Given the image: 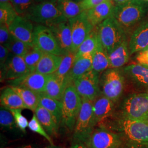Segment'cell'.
Listing matches in <instances>:
<instances>
[{
  "instance_id": "obj_43",
  "label": "cell",
  "mask_w": 148,
  "mask_h": 148,
  "mask_svg": "<svg viewBox=\"0 0 148 148\" xmlns=\"http://www.w3.org/2000/svg\"><path fill=\"white\" fill-rule=\"evenodd\" d=\"M138 63L141 61L148 59V47L144 49L142 51L139 52L136 58Z\"/></svg>"
},
{
  "instance_id": "obj_16",
  "label": "cell",
  "mask_w": 148,
  "mask_h": 148,
  "mask_svg": "<svg viewBox=\"0 0 148 148\" xmlns=\"http://www.w3.org/2000/svg\"><path fill=\"white\" fill-rule=\"evenodd\" d=\"M48 77L49 75L41 74L35 71L21 78L10 81L11 86L25 87L40 94L45 92Z\"/></svg>"
},
{
  "instance_id": "obj_31",
  "label": "cell",
  "mask_w": 148,
  "mask_h": 148,
  "mask_svg": "<svg viewBox=\"0 0 148 148\" xmlns=\"http://www.w3.org/2000/svg\"><path fill=\"white\" fill-rule=\"evenodd\" d=\"M76 53L70 52L63 56V59L58 70L53 74L67 86L66 79L75 59Z\"/></svg>"
},
{
  "instance_id": "obj_47",
  "label": "cell",
  "mask_w": 148,
  "mask_h": 148,
  "mask_svg": "<svg viewBox=\"0 0 148 148\" xmlns=\"http://www.w3.org/2000/svg\"><path fill=\"white\" fill-rule=\"evenodd\" d=\"M36 3L40 2H57L58 0H35Z\"/></svg>"
},
{
  "instance_id": "obj_29",
  "label": "cell",
  "mask_w": 148,
  "mask_h": 148,
  "mask_svg": "<svg viewBox=\"0 0 148 148\" xmlns=\"http://www.w3.org/2000/svg\"><path fill=\"white\" fill-rule=\"evenodd\" d=\"M11 87L21 97L27 109L35 112L39 105V94L25 87Z\"/></svg>"
},
{
  "instance_id": "obj_39",
  "label": "cell",
  "mask_w": 148,
  "mask_h": 148,
  "mask_svg": "<svg viewBox=\"0 0 148 148\" xmlns=\"http://www.w3.org/2000/svg\"><path fill=\"white\" fill-rule=\"evenodd\" d=\"M22 110L23 109H10V110L11 111L14 116L16 126L18 127L21 131H23V132H25L26 128L28 127L29 122L27 121V118L22 115Z\"/></svg>"
},
{
  "instance_id": "obj_33",
  "label": "cell",
  "mask_w": 148,
  "mask_h": 148,
  "mask_svg": "<svg viewBox=\"0 0 148 148\" xmlns=\"http://www.w3.org/2000/svg\"><path fill=\"white\" fill-rule=\"evenodd\" d=\"M4 46L7 48L11 53L22 57L26 54L32 47V46L17 39L12 35L9 41Z\"/></svg>"
},
{
  "instance_id": "obj_23",
  "label": "cell",
  "mask_w": 148,
  "mask_h": 148,
  "mask_svg": "<svg viewBox=\"0 0 148 148\" xmlns=\"http://www.w3.org/2000/svg\"><path fill=\"white\" fill-rule=\"evenodd\" d=\"M130 54L128 43L125 39L119 46L108 54L110 62L109 68H119L124 65L128 62Z\"/></svg>"
},
{
  "instance_id": "obj_54",
  "label": "cell",
  "mask_w": 148,
  "mask_h": 148,
  "mask_svg": "<svg viewBox=\"0 0 148 148\" xmlns=\"http://www.w3.org/2000/svg\"></svg>"
},
{
  "instance_id": "obj_53",
  "label": "cell",
  "mask_w": 148,
  "mask_h": 148,
  "mask_svg": "<svg viewBox=\"0 0 148 148\" xmlns=\"http://www.w3.org/2000/svg\"><path fill=\"white\" fill-rule=\"evenodd\" d=\"M144 1H148V0H144Z\"/></svg>"
},
{
  "instance_id": "obj_18",
  "label": "cell",
  "mask_w": 148,
  "mask_h": 148,
  "mask_svg": "<svg viewBox=\"0 0 148 148\" xmlns=\"http://www.w3.org/2000/svg\"><path fill=\"white\" fill-rule=\"evenodd\" d=\"M148 47V19L143 21L134 30L128 43L130 54L140 52Z\"/></svg>"
},
{
  "instance_id": "obj_17",
  "label": "cell",
  "mask_w": 148,
  "mask_h": 148,
  "mask_svg": "<svg viewBox=\"0 0 148 148\" xmlns=\"http://www.w3.org/2000/svg\"><path fill=\"white\" fill-rule=\"evenodd\" d=\"M114 7L113 1L109 0L86 10V16L88 21L93 27L98 26L112 16Z\"/></svg>"
},
{
  "instance_id": "obj_44",
  "label": "cell",
  "mask_w": 148,
  "mask_h": 148,
  "mask_svg": "<svg viewBox=\"0 0 148 148\" xmlns=\"http://www.w3.org/2000/svg\"><path fill=\"white\" fill-rule=\"evenodd\" d=\"M125 148H148V145L139 144L130 142Z\"/></svg>"
},
{
  "instance_id": "obj_34",
  "label": "cell",
  "mask_w": 148,
  "mask_h": 148,
  "mask_svg": "<svg viewBox=\"0 0 148 148\" xmlns=\"http://www.w3.org/2000/svg\"><path fill=\"white\" fill-rule=\"evenodd\" d=\"M18 16L11 2L0 3V24L9 26Z\"/></svg>"
},
{
  "instance_id": "obj_22",
  "label": "cell",
  "mask_w": 148,
  "mask_h": 148,
  "mask_svg": "<svg viewBox=\"0 0 148 148\" xmlns=\"http://www.w3.org/2000/svg\"><path fill=\"white\" fill-rule=\"evenodd\" d=\"M0 101L1 106L9 110L27 109L21 97L11 86L2 90L1 93Z\"/></svg>"
},
{
  "instance_id": "obj_38",
  "label": "cell",
  "mask_w": 148,
  "mask_h": 148,
  "mask_svg": "<svg viewBox=\"0 0 148 148\" xmlns=\"http://www.w3.org/2000/svg\"><path fill=\"white\" fill-rule=\"evenodd\" d=\"M28 127L32 131L38 133L40 135H41V136H43V137L45 138L48 141L51 143V144L53 145V141H52L51 138L50 137L49 134H48L47 132L46 131V130H45V128L43 127L42 125L38 120L35 114L32 117L31 120L29 122Z\"/></svg>"
},
{
  "instance_id": "obj_30",
  "label": "cell",
  "mask_w": 148,
  "mask_h": 148,
  "mask_svg": "<svg viewBox=\"0 0 148 148\" xmlns=\"http://www.w3.org/2000/svg\"><path fill=\"white\" fill-rule=\"evenodd\" d=\"M57 5L62 15L68 19L74 18L84 11L79 3L74 0H58Z\"/></svg>"
},
{
  "instance_id": "obj_48",
  "label": "cell",
  "mask_w": 148,
  "mask_h": 148,
  "mask_svg": "<svg viewBox=\"0 0 148 148\" xmlns=\"http://www.w3.org/2000/svg\"><path fill=\"white\" fill-rule=\"evenodd\" d=\"M138 63L144 65H145V66L148 67V59L144 60H143V61H141V62H140Z\"/></svg>"
},
{
  "instance_id": "obj_12",
  "label": "cell",
  "mask_w": 148,
  "mask_h": 148,
  "mask_svg": "<svg viewBox=\"0 0 148 148\" xmlns=\"http://www.w3.org/2000/svg\"><path fill=\"white\" fill-rule=\"evenodd\" d=\"M86 143L88 148H119L122 140L116 133L100 128L93 131Z\"/></svg>"
},
{
  "instance_id": "obj_50",
  "label": "cell",
  "mask_w": 148,
  "mask_h": 148,
  "mask_svg": "<svg viewBox=\"0 0 148 148\" xmlns=\"http://www.w3.org/2000/svg\"><path fill=\"white\" fill-rule=\"evenodd\" d=\"M44 148H62V147H58V146H56V145H54V144L53 145H52V144H51L50 145H49V146H47V147H45Z\"/></svg>"
},
{
  "instance_id": "obj_36",
  "label": "cell",
  "mask_w": 148,
  "mask_h": 148,
  "mask_svg": "<svg viewBox=\"0 0 148 148\" xmlns=\"http://www.w3.org/2000/svg\"><path fill=\"white\" fill-rule=\"evenodd\" d=\"M0 125L2 128L7 130H12L16 126L11 111L2 106L0 109Z\"/></svg>"
},
{
  "instance_id": "obj_51",
  "label": "cell",
  "mask_w": 148,
  "mask_h": 148,
  "mask_svg": "<svg viewBox=\"0 0 148 148\" xmlns=\"http://www.w3.org/2000/svg\"><path fill=\"white\" fill-rule=\"evenodd\" d=\"M11 0H0V3L3 2H11Z\"/></svg>"
},
{
  "instance_id": "obj_27",
  "label": "cell",
  "mask_w": 148,
  "mask_h": 148,
  "mask_svg": "<svg viewBox=\"0 0 148 148\" xmlns=\"http://www.w3.org/2000/svg\"><path fill=\"white\" fill-rule=\"evenodd\" d=\"M99 43L98 29L95 27L79 46L75 54V59L85 54L93 53Z\"/></svg>"
},
{
  "instance_id": "obj_4",
  "label": "cell",
  "mask_w": 148,
  "mask_h": 148,
  "mask_svg": "<svg viewBox=\"0 0 148 148\" xmlns=\"http://www.w3.org/2000/svg\"><path fill=\"white\" fill-rule=\"evenodd\" d=\"M93 101L82 98V106L74 127V139L76 143H86L93 132Z\"/></svg>"
},
{
  "instance_id": "obj_1",
  "label": "cell",
  "mask_w": 148,
  "mask_h": 148,
  "mask_svg": "<svg viewBox=\"0 0 148 148\" xmlns=\"http://www.w3.org/2000/svg\"><path fill=\"white\" fill-rule=\"evenodd\" d=\"M148 13V1L131 0L126 3L115 5L112 16L126 32L137 24Z\"/></svg>"
},
{
  "instance_id": "obj_6",
  "label": "cell",
  "mask_w": 148,
  "mask_h": 148,
  "mask_svg": "<svg viewBox=\"0 0 148 148\" xmlns=\"http://www.w3.org/2000/svg\"><path fill=\"white\" fill-rule=\"evenodd\" d=\"M125 118L148 122V93L133 94L125 101L122 107Z\"/></svg>"
},
{
  "instance_id": "obj_9",
  "label": "cell",
  "mask_w": 148,
  "mask_h": 148,
  "mask_svg": "<svg viewBox=\"0 0 148 148\" xmlns=\"http://www.w3.org/2000/svg\"><path fill=\"white\" fill-rule=\"evenodd\" d=\"M99 73L90 70L74 80L73 84L82 98L93 101L99 92Z\"/></svg>"
},
{
  "instance_id": "obj_20",
  "label": "cell",
  "mask_w": 148,
  "mask_h": 148,
  "mask_svg": "<svg viewBox=\"0 0 148 148\" xmlns=\"http://www.w3.org/2000/svg\"><path fill=\"white\" fill-rule=\"evenodd\" d=\"M114 101L105 95H98L93 101V120L95 125L109 116L114 110Z\"/></svg>"
},
{
  "instance_id": "obj_19",
  "label": "cell",
  "mask_w": 148,
  "mask_h": 148,
  "mask_svg": "<svg viewBox=\"0 0 148 148\" xmlns=\"http://www.w3.org/2000/svg\"><path fill=\"white\" fill-rule=\"evenodd\" d=\"M92 54H85L75 59L73 66L67 77L68 85L73 84L74 80L92 70Z\"/></svg>"
},
{
  "instance_id": "obj_26",
  "label": "cell",
  "mask_w": 148,
  "mask_h": 148,
  "mask_svg": "<svg viewBox=\"0 0 148 148\" xmlns=\"http://www.w3.org/2000/svg\"><path fill=\"white\" fill-rule=\"evenodd\" d=\"M67 86L62 82L54 74L49 75L45 93L48 96L62 101L64 92Z\"/></svg>"
},
{
  "instance_id": "obj_49",
  "label": "cell",
  "mask_w": 148,
  "mask_h": 148,
  "mask_svg": "<svg viewBox=\"0 0 148 148\" xmlns=\"http://www.w3.org/2000/svg\"><path fill=\"white\" fill-rule=\"evenodd\" d=\"M18 148H35L33 145H29V144H27V145H23L21 147Z\"/></svg>"
},
{
  "instance_id": "obj_2",
  "label": "cell",
  "mask_w": 148,
  "mask_h": 148,
  "mask_svg": "<svg viewBox=\"0 0 148 148\" xmlns=\"http://www.w3.org/2000/svg\"><path fill=\"white\" fill-rule=\"evenodd\" d=\"M97 27L99 41L108 54L126 39V32L112 16Z\"/></svg>"
},
{
  "instance_id": "obj_13",
  "label": "cell",
  "mask_w": 148,
  "mask_h": 148,
  "mask_svg": "<svg viewBox=\"0 0 148 148\" xmlns=\"http://www.w3.org/2000/svg\"><path fill=\"white\" fill-rule=\"evenodd\" d=\"M48 27L53 32L58 43L63 56L73 52V38L69 19L65 18L54 23Z\"/></svg>"
},
{
  "instance_id": "obj_8",
  "label": "cell",
  "mask_w": 148,
  "mask_h": 148,
  "mask_svg": "<svg viewBox=\"0 0 148 148\" xmlns=\"http://www.w3.org/2000/svg\"><path fill=\"white\" fill-rule=\"evenodd\" d=\"M34 46L44 53L63 56L58 43L48 27L38 24L34 27Z\"/></svg>"
},
{
  "instance_id": "obj_28",
  "label": "cell",
  "mask_w": 148,
  "mask_h": 148,
  "mask_svg": "<svg viewBox=\"0 0 148 148\" xmlns=\"http://www.w3.org/2000/svg\"><path fill=\"white\" fill-rule=\"evenodd\" d=\"M110 62L108 53L102 46L101 42L92 54V69L99 73L109 68Z\"/></svg>"
},
{
  "instance_id": "obj_21",
  "label": "cell",
  "mask_w": 148,
  "mask_h": 148,
  "mask_svg": "<svg viewBox=\"0 0 148 148\" xmlns=\"http://www.w3.org/2000/svg\"><path fill=\"white\" fill-rule=\"evenodd\" d=\"M62 59L63 56L44 53L35 71L45 75L53 74L58 69Z\"/></svg>"
},
{
  "instance_id": "obj_40",
  "label": "cell",
  "mask_w": 148,
  "mask_h": 148,
  "mask_svg": "<svg viewBox=\"0 0 148 148\" xmlns=\"http://www.w3.org/2000/svg\"><path fill=\"white\" fill-rule=\"evenodd\" d=\"M11 32L8 26L4 24H0V43L1 45L5 46L9 41L11 38Z\"/></svg>"
},
{
  "instance_id": "obj_45",
  "label": "cell",
  "mask_w": 148,
  "mask_h": 148,
  "mask_svg": "<svg viewBox=\"0 0 148 148\" xmlns=\"http://www.w3.org/2000/svg\"><path fill=\"white\" fill-rule=\"evenodd\" d=\"M70 148H88L83 143H76Z\"/></svg>"
},
{
  "instance_id": "obj_42",
  "label": "cell",
  "mask_w": 148,
  "mask_h": 148,
  "mask_svg": "<svg viewBox=\"0 0 148 148\" xmlns=\"http://www.w3.org/2000/svg\"><path fill=\"white\" fill-rule=\"evenodd\" d=\"M10 51L3 45H0V68L1 70L5 65L7 59L8 58Z\"/></svg>"
},
{
  "instance_id": "obj_7",
  "label": "cell",
  "mask_w": 148,
  "mask_h": 148,
  "mask_svg": "<svg viewBox=\"0 0 148 148\" xmlns=\"http://www.w3.org/2000/svg\"><path fill=\"white\" fill-rule=\"evenodd\" d=\"M103 95L114 102L119 98L123 89V78L117 68L106 70L101 79Z\"/></svg>"
},
{
  "instance_id": "obj_41",
  "label": "cell",
  "mask_w": 148,
  "mask_h": 148,
  "mask_svg": "<svg viewBox=\"0 0 148 148\" xmlns=\"http://www.w3.org/2000/svg\"><path fill=\"white\" fill-rule=\"evenodd\" d=\"M109 0H84L79 4L84 11H86Z\"/></svg>"
},
{
  "instance_id": "obj_37",
  "label": "cell",
  "mask_w": 148,
  "mask_h": 148,
  "mask_svg": "<svg viewBox=\"0 0 148 148\" xmlns=\"http://www.w3.org/2000/svg\"><path fill=\"white\" fill-rule=\"evenodd\" d=\"M11 3L18 16H25L36 4L35 0H11Z\"/></svg>"
},
{
  "instance_id": "obj_24",
  "label": "cell",
  "mask_w": 148,
  "mask_h": 148,
  "mask_svg": "<svg viewBox=\"0 0 148 148\" xmlns=\"http://www.w3.org/2000/svg\"><path fill=\"white\" fill-rule=\"evenodd\" d=\"M39 104L50 112L59 126L62 120V101L52 98L45 93H41L39 94Z\"/></svg>"
},
{
  "instance_id": "obj_5",
  "label": "cell",
  "mask_w": 148,
  "mask_h": 148,
  "mask_svg": "<svg viewBox=\"0 0 148 148\" xmlns=\"http://www.w3.org/2000/svg\"><path fill=\"white\" fill-rule=\"evenodd\" d=\"M24 16L32 23L47 27L66 18L59 11L57 2H49L36 3Z\"/></svg>"
},
{
  "instance_id": "obj_11",
  "label": "cell",
  "mask_w": 148,
  "mask_h": 148,
  "mask_svg": "<svg viewBox=\"0 0 148 148\" xmlns=\"http://www.w3.org/2000/svg\"><path fill=\"white\" fill-rule=\"evenodd\" d=\"M122 128L130 142L148 145V122L124 118Z\"/></svg>"
},
{
  "instance_id": "obj_32",
  "label": "cell",
  "mask_w": 148,
  "mask_h": 148,
  "mask_svg": "<svg viewBox=\"0 0 148 148\" xmlns=\"http://www.w3.org/2000/svg\"><path fill=\"white\" fill-rule=\"evenodd\" d=\"M125 71L139 83L148 86V67L138 63L126 66Z\"/></svg>"
},
{
  "instance_id": "obj_10",
  "label": "cell",
  "mask_w": 148,
  "mask_h": 148,
  "mask_svg": "<svg viewBox=\"0 0 148 148\" xmlns=\"http://www.w3.org/2000/svg\"><path fill=\"white\" fill-rule=\"evenodd\" d=\"M69 21L72 34L73 52L76 53L81 44L93 30L95 27L88 21L86 11L70 19Z\"/></svg>"
},
{
  "instance_id": "obj_15",
  "label": "cell",
  "mask_w": 148,
  "mask_h": 148,
  "mask_svg": "<svg viewBox=\"0 0 148 148\" xmlns=\"http://www.w3.org/2000/svg\"><path fill=\"white\" fill-rule=\"evenodd\" d=\"M8 28L13 36L30 46H34V27L33 23L26 16H17Z\"/></svg>"
},
{
  "instance_id": "obj_25",
  "label": "cell",
  "mask_w": 148,
  "mask_h": 148,
  "mask_svg": "<svg viewBox=\"0 0 148 148\" xmlns=\"http://www.w3.org/2000/svg\"><path fill=\"white\" fill-rule=\"evenodd\" d=\"M38 120L49 135H57L59 126L55 121L52 115L40 104L34 112Z\"/></svg>"
},
{
  "instance_id": "obj_46",
  "label": "cell",
  "mask_w": 148,
  "mask_h": 148,
  "mask_svg": "<svg viewBox=\"0 0 148 148\" xmlns=\"http://www.w3.org/2000/svg\"><path fill=\"white\" fill-rule=\"evenodd\" d=\"M115 5H120L124 3H126L131 0H112Z\"/></svg>"
},
{
  "instance_id": "obj_52",
  "label": "cell",
  "mask_w": 148,
  "mask_h": 148,
  "mask_svg": "<svg viewBox=\"0 0 148 148\" xmlns=\"http://www.w3.org/2000/svg\"><path fill=\"white\" fill-rule=\"evenodd\" d=\"M74 1H75L76 2H79H79H82V1H84V0H74Z\"/></svg>"
},
{
  "instance_id": "obj_3",
  "label": "cell",
  "mask_w": 148,
  "mask_h": 148,
  "mask_svg": "<svg viewBox=\"0 0 148 148\" xmlns=\"http://www.w3.org/2000/svg\"><path fill=\"white\" fill-rule=\"evenodd\" d=\"M62 122L70 131L74 129L82 106V98L73 84L68 85L64 92Z\"/></svg>"
},
{
  "instance_id": "obj_35",
  "label": "cell",
  "mask_w": 148,
  "mask_h": 148,
  "mask_svg": "<svg viewBox=\"0 0 148 148\" xmlns=\"http://www.w3.org/2000/svg\"><path fill=\"white\" fill-rule=\"evenodd\" d=\"M43 54L44 52L42 51L33 46L23 57L28 69L31 72L36 70L37 64L42 58Z\"/></svg>"
},
{
  "instance_id": "obj_14",
  "label": "cell",
  "mask_w": 148,
  "mask_h": 148,
  "mask_svg": "<svg viewBox=\"0 0 148 148\" xmlns=\"http://www.w3.org/2000/svg\"><path fill=\"white\" fill-rule=\"evenodd\" d=\"M31 73L23 57L10 52L3 68L1 70V78L9 81L21 78Z\"/></svg>"
}]
</instances>
